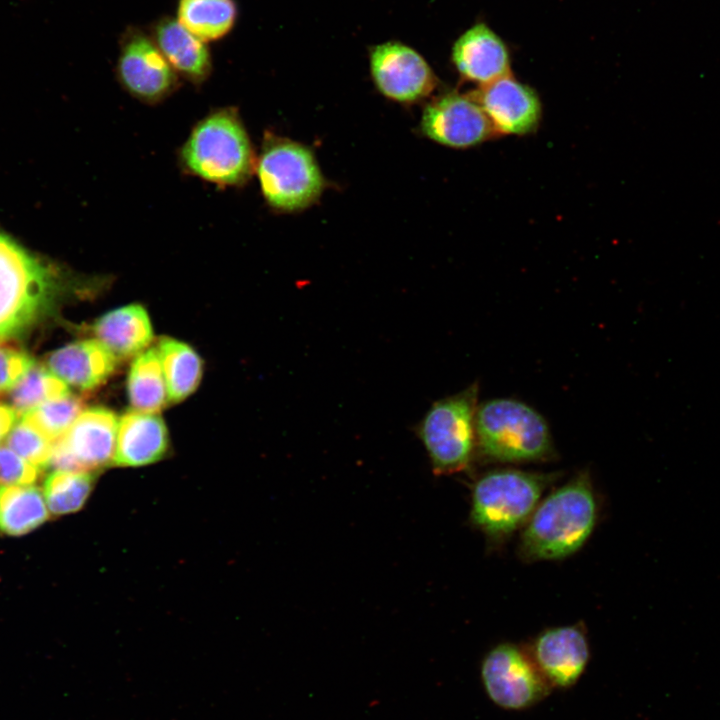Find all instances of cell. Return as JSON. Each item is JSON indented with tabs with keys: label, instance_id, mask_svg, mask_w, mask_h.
I'll use <instances>...</instances> for the list:
<instances>
[{
	"label": "cell",
	"instance_id": "29",
	"mask_svg": "<svg viewBox=\"0 0 720 720\" xmlns=\"http://www.w3.org/2000/svg\"><path fill=\"white\" fill-rule=\"evenodd\" d=\"M38 471L9 446H0V484L30 485L37 479Z\"/></svg>",
	"mask_w": 720,
	"mask_h": 720
},
{
	"label": "cell",
	"instance_id": "11",
	"mask_svg": "<svg viewBox=\"0 0 720 720\" xmlns=\"http://www.w3.org/2000/svg\"><path fill=\"white\" fill-rule=\"evenodd\" d=\"M420 128L431 140L452 148H468L498 136L473 93L442 95L423 110Z\"/></svg>",
	"mask_w": 720,
	"mask_h": 720
},
{
	"label": "cell",
	"instance_id": "21",
	"mask_svg": "<svg viewBox=\"0 0 720 720\" xmlns=\"http://www.w3.org/2000/svg\"><path fill=\"white\" fill-rule=\"evenodd\" d=\"M165 378L168 401L179 402L198 387L203 372L200 356L188 344L170 337H162L157 343Z\"/></svg>",
	"mask_w": 720,
	"mask_h": 720
},
{
	"label": "cell",
	"instance_id": "7",
	"mask_svg": "<svg viewBox=\"0 0 720 720\" xmlns=\"http://www.w3.org/2000/svg\"><path fill=\"white\" fill-rule=\"evenodd\" d=\"M262 194L274 209H305L321 195L325 181L312 151L286 138L269 137L257 161Z\"/></svg>",
	"mask_w": 720,
	"mask_h": 720
},
{
	"label": "cell",
	"instance_id": "25",
	"mask_svg": "<svg viewBox=\"0 0 720 720\" xmlns=\"http://www.w3.org/2000/svg\"><path fill=\"white\" fill-rule=\"evenodd\" d=\"M67 384L48 368L34 364L10 390V401L17 415H25L44 402L69 394Z\"/></svg>",
	"mask_w": 720,
	"mask_h": 720
},
{
	"label": "cell",
	"instance_id": "3",
	"mask_svg": "<svg viewBox=\"0 0 720 720\" xmlns=\"http://www.w3.org/2000/svg\"><path fill=\"white\" fill-rule=\"evenodd\" d=\"M553 479L513 468L486 472L472 487L471 523L490 541H504L526 524Z\"/></svg>",
	"mask_w": 720,
	"mask_h": 720
},
{
	"label": "cell",
	"instance_id": "16",
	"mask_svg": "<svg viewBox=\"0 0 720 720\" xmlns=\"http://www.w3.org/2000/svg\"><path fill=\"white\" fill-rule=\"evenodd\" d=\"M46 365L66 384L90 391L115 372L118 358L97 339H89L57 349L48 356Z\"/></svg>",
	"mask_w": 720,
	"mask_h": 720
},
{
	"label": "cell",
	"instance_id": "13",
	"mask_svg": "<svg viewBox=\"0 0 720 720\" xmlns=\"http://www.w3.org/2000/svg\"><path fill=\"white\" fill-rule=\"evenodd\" d=\"M527 648L553 689L574 686L584 674L591 656L583 624L545 629Z\"/></svg>",
	"mask_w": 720,
	"mask_h": 720
},
{
	"label": "cell",
	"instance_id": "2",
	"mask_svg": "<svg viewBox=\"0 0 720 720\" xmlns=\"http://www.w3.org/2000/svg\"><path fill=\"white\" fill-rule=\"evenodd\" d=\"M476 438L478 452L492 461L542 462L556 456L545 418L513 398H495L478 405Z\"/></svg>",
	"mask_w": 720,
	"mask_h": 720
},
{
	"label": "cell",
	"instance_id": "20",
	"mask_svg": "<svg viewBox=\"0 0 720 720\" xmlns=\"http://www.w3.org/2000/svg\"><path fill=\"white\" fill-rule=\"evenodd\" d=\"M176 13L177 20L205 43L225 38L239 16L236 0H178Z\"/></svg>",
	"mask_w": 720,
	"mask_h": 720
},
{
	"label": "cell",
	"instance_id": "22",
	"mask_svg": "<svg viewBox=\"0 0 720 720\" xmlns=\"http://www.w3.org/2000/svg\"><path fill=\"white\" fill-rule=\"evenodd\" d=\"M45 502L35 486L0 484V531L13 536L32 531L48 518Z\"/></svg>",
	"mask_w": 720,
	"mask_h": 720
},
{
	"label": "cell",
	"instance_id": "10",
	"mask_svg": "<svg viewBox=\"0 0 720 720\" xmlns=\"http://www.w3.org/2000/svg\"><path fill=\"white\" fill-rule=\"evenodd\" d=\"M118 425L116 414L107 408L83 410L54 441L49 465L55 470L96 472L113 463Z\"/></svg>",
	"mask_w": 720,
	"mask_h": 720
},
{
	"label": "cell",
	"instance_id": "9",
	"mask_svg": "<svg viewBox=\"0 0 720 720\" xmlns=\"http://www.w3.org/2000/svg\"><path fill=\"white\" fill-rule=\"evenodd\" d=\"M117 78L128 93L147 102H158L178 86V75L149 32L128 25L119 37Z\"/></svg>",
	"mask_w": 720,
	"mask_h": 720
},
{
	"label": "cell",
	"instance_id": "24",
	"mask_svg": "<svg viewBox=\"0 0 720 720\" xmlns=\"http://www.w3.org/2000/svg\"><path fill=\"white\" fill-rule=\"evenodd\" d=\"M92 471L55 470L44 482V498L55 515L76 512L88 499L95 483Z\"/></svg>",
	"mask_w": 720,
	"mask_h": 720
},
{
	"label": "cell",
	"instance_id": "6",
	"mask_svg": "<svg viewBox=\"0 0 720 720\" xmlns=\"http://www.w3.org/2000/svg\"><path fill=\"white\" fill-rule=\"evenodd\" d=\"M53 273L0 233V341L29 327L52 303Z\"/></svg>",
	"mask_w": 720,
	"mask_h": 720
},
{
	"label": "cell",
	"instance_id": "15",
	"mask_svg": "<svg viewBox=\"0 0 720 720\" xmlns=\"http://www.w3.org/2000/svg\"><path fill=\"white\" fill-rule=\"evenodd\" d=\"M452 60L465 80L480 86L511 74L506 45L493 30L482 23L469 28L456 40L452 49Z\"/></svg>",
	"mask_w": 720,
	"mask_h": 720
},
{
	"label": "cell",
	"instance_id": "1",
	"mask_svg": "<svg viewBox=\"0 0 720 720\" xmlns=\"http://www.w3.org/2000/svg\"><path fill=\"white\" fill-rule=\"evenodd\" d=\"M598 518L592 480L581 471L540 500L523 526L518 545L527 561L559 560L577 552L589 539Z\"/></svg>",
	"mask_w": 720,
	"mask_h": 720
},
{
	"label": "cell",
	"instance_id": "14",
	"mask_svg": "<svg viewBox=\"0 0 720 720\" xmlns=\"http://www.w3.org/2000/svg\"><path fill=\"white\" fill-rule=\"evenodd\" d=\"M473 94L497 135H525L539 126L542 107L537 93L511 74Z\"/></svg>",
	"mask_w": 720,
	"mask_h": 720
},
{
	"label": "cell",
	"instance_id": "23",
	"mask_svg": "<svg viewBox=\"0 0 720 720\" xmlns=\"http://www.w3.org/2000/svg\"><path fill=\"white\" fill-rule=\"evenodd\" d=\"M127 389L134 410L158 413L166 406L167 388L156 347L136 355L128 373Z\"/></svg>",
	"mask_w": 720,
	"mask_h": 720
},
{
	"label": "cell",
	"instance_id": "19",
	"mask_svg": "<svg viewBox=\"0 0 720 720\" xmlns=\"http://www.w3.org/2000/svg\"><path fill=\"white\" fill-rule=\"evenodd\" d=\"M96 339L118 359L138 355L150 344L153 332L146 310L126 305L101 316L93 326Z\"/></svg>",
	"mask_w": 720,
	"mask_h": 720
},
{
	"label": "cell",
	"instance_id": "18",
	"mask_svg": "<svg viewBox=\"0 0 720 720\" xmlns=\"http://www.w3.org/2000/svg\"><path fill=\"white\" fill-rule=\"evenodd\" d=\"M149 34L175 72L192 83L204 82L212 72L207 44L177 19L164 15L152 22Z\"/></svg>",
	"mask_w": 720,
	"mask_h": 720
},
{
	"label": "cell",
	"instance_id": "12",
	"mask_svg": "<svg viewBox=\"0 0 720 720\" xmlns=\"http://www.w3.org/2000/svg\"><path fill=\"white\" fill-rule=\"evenodd\" d=\"M370 70L377 89L400 103L419 101L437 86V78L426 60L400 42L374 46L370 50Z\"/></svg>",
	"mask_w": 720,
	"mask_h": 720
},
{
	"label": "cell",
	"instance_id": "27",
	"mask_svg": "<svg viewBox=\"0 0 720 720\" xmlns=\"http://www.w3.org/2000/svg\"><path fill=\"white\" fill-rule=\"evenodd\" d=\"M53 444L54 441L23 418L6 437V445L38 469L49 465Z\"/></svg>",
	"mask_w": 720,
	"mask_h": 720
},
{
	"label": "cell",
	"instance_id": "28",
	"mask_svg": "<svg viewBox=\"0 0 720 720\" xmlns=\"http://www.w3.org/2000/svg\"><path fill=\"white\" fill-rule=\"evenodd\" d=\"M34 364L26 352L0 341V393L10 391Z\"/></svg>",
	"mask_w": 720,
	"mask_h": 720
},
{
	"label": "cell",
	"instance_id": "17",
	"mask_svg": "<svg viewBox=\"0 0 720 720\" xmlns=\"http://www.w3.org/2000/svg\"><path fill=\"white\" fill-rule=\"evenodd\" d=\"M168 431L158 413L126 412L119 420L113 463L138 467L161 460L168 450Z\"/></svg>",
	"mask_w": 720,
	"mask_h": 720
},
{
	"label": "cell",
	"instance_id": "4",
	"mask_svg": "<svg viewBox=\"0 0 720 720\" xmlns=\"http://www.w3.org/2000/svg\"><path fill=\"white\" fill-rule=\"evenodd\" d=\"M181 160L193 175L219 185L243 184L254 168L248 134L230 109L198 122L182 147Z\"/></svg>",
	"mask_w": 720,
	"mask_h": 720
},
{
	"label": "cell",
	"instance_id": "5",
	"mask_svg": "<svg viewBox=\"0 0 720 720\" xmlns=\"http://www.w3.org/2000/svg\"><path fill=\"white\" fill-rule=\"evenodd\" d=\"M479 384L435 401L415 427L432 471L444 476L466 470L477 450Z\"/></svg>",
	"mask_w": 720,
	"mask_h": 720
},
{
	"label": "cell",
	"instance_id": "30",
	"mask_svg": "<svg viewBox=\"0 0 720 720\" xmlns=\"http://www.w3.org/2000/svg\"><path fill=\"white\" fill-rule=\"evenodd\" d=\"M16 418L17 413L12 407L0 404V441L8 435Z\"/></svg>",
	"mask_w": 720,
	"mask_h": 720
},
{
	"label": "cell",
	"instance_id": "8",
	"mask_svg": "<svg viewBox=\"0 0 720 720\" xmlns=\"http://www.w3.org/2000/svg\"><path fill=\"white\" fill-rule=\"evenodd\" d=\"M480 677L492 703L510 711L528 709L553 690L527 647L503 642L482 659Z\"/></svg>",
	"mask_w": 720,
	"mask_h": 720
},
{
	"label": "cell",
	"instance_id": "26",
	"mask_svg": "<svg viewBox=\"0 0 720 720\" xmlns=\"http://www.w3.org/2000/svg\"><path fill=\"white\" fill-rule=\"evenodd\" d=\"M83 407V399L69 393L44 402L22 418L55 441L68 431Z\"/></svg>",
	"mask_w": 720,
	"mask_h": 720
}]
</instances>
